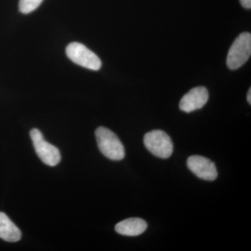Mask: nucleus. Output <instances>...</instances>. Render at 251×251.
Returning <instances> with one entry per match:
<instances>
[{
  "label": "nucleus",
  "mask_w": 251,
  "mask_h": 251,
  "mask_svg": "<svg viewBox=\"0 0 251 251\" xmlns=\"http://www.w3.org/2000/svg\"><path fill=\"white\" fill-rule=\"evenodd\" d=\"M66 53L73 62L92 71H99L102 62L98 56L80 43L74 42L68 45Z\"/></svg>",
  "instance_id": "20e7f679"
},
{
  "label": "nucleus",
  "mask_w": 251,
  "mask_h": 251,
  "mask_svg": "<svg viewBox=\"0 0 251 251\" xmlns=\"http://www.w3.org/2000/svg\"><path fill=\"white\" fill-rule=\"evenodd\" d=\"M187 166L193 174L200 179L214 181L217 178L218 172L215 163L204 156L194 155L187 160Z\"/></svg>",
  "instance_id": "423d86ee"
},
{
  "label": "nucleus",
  "mask_w": 251,
  "mask_h": 251,
  "mask_svg": "<svg viewBox=\"0 0 251 251\" xmlns=\"http://www.w3.org/2000/svg\"><path fill=\"white\" fill-rule=\"evenodd\" d=\"M31 139L38 156L43 163L49 166H55L61 161V154L58 149L44 139L42 133L37 128L30 131Z\"/></svg>",
  "instance_id": "39448f33"
},
{
  "label": "nucleus",
  "mask_w": 251,
  "mask_h": 251,
  "mask_svg": "<svg viewBox=\"0 0 251 251\" xmlns=\"http://www.w3.org/2000/svg\"><path fill=\"white\" fill-rule=\"evenodd\" d=\"M144 144L150 152L158 158H168L173 152L171 137L161 130L148 132L144 136Z\"/></svg>",
  "instance_id": "7ed1b4c3"
},
{
  "label": "nucleus",
  "mask_w": 251,
  "mask_h": 251,
  "mask_svg": "<svg viewBox=\"0 0 251 251\" xmlns=\"http://www.w3.org/2000/svg\"><path fill=\"white\" fill-rule=\"evenodd\" d=\"M241 4L243 7L245 9H251V0H239Z\"/></svg>",
  "instance_id": "9b49d317"
},
{
  "label": "nucleus",
  "mask_w": 251,
  "mask_h": 251,
  "mask_svg": "<svg viewBox=\"0 0 251 251\" xmlns=\"http://www.w3.org/2000/svg\"><path fill=\"white\" fill-rule=\"evenodd\" d=\"M251 54V35L244 32L234 40L229 50L227 65L231 70H236L242 67L250 58Z\"/></svg>",
  "instance_id": "f03ea898"
},
{
  "label": "nucleus",
  "mask_w": 251,
  "mask_h": 251,
  "mask_svg": "<svg viewBox=\"0 0 251 251\" xmlns=\"http://www.w3.org/2000/svg\"><path fill=\"white\" fill-rule=\"evenodd\" d=\"M209 100V92L204 87H197L185 94L180 100L181 111L189 112L203 108Z\"/></svg>",
  "instance_id": "0eeeda50"
},
{
  "label": "nucleus",
  "mask_w": 251,
  "mask_h": 251,
  "mask_svg": "<svg viewBox=\"0 0 251 251\" xmlns=\"http://www.w3.org/2000/svg\"><path fill=\"white\" fill-rule=\"evenodd\" d=\"M96 139L99 150L112 161H121L125 157V147L112 130L100 126L96 130Z\"/></svg>",
  "instance_id": "f257e3e1"
},
{
  "label": "nucleus",
  "mask_w": 251,
  "mask_h": 251,
  "mask_svg": "<svg viewBox=\"0 0 251 251\" xmlns=\"http://www.w3.org/2000/svg\"><path fill=\"white\" fill-rule=\"evenodd\" d=\"M148 228V224L140 218H130L118 223L115 226L117 233L122 235L135 237L143 234Z\"/></svg>",
  "instance_id": "6e6552de"
},
{
  "label": "nucleus",
  "mask_w": 251,
  "mask_h": 251,
  "mask_svg": "<svg viewBox=\"0 0 251 251\" xmlns=\"http://www.w3.org/2000/svg\"><path fill=\"white\" fill-rule=\"evenodd\" d=\"M21 230L4 213L0 212V238L8 242H18L21 239Z\"/></svg>",
  "instance_id": "1a4fd4ad"
},
{
  "label": "nucleus",
  "mask_w": 251,
  "mask_h": 251,
  "mask_svg": "<svg viewBox=\"0 0 251 251\" xmlns=\"http://www.w3.org/2000/svg\"><path fill=\"white\" fill-rule=\"evenodd\" d=\"M42 1L43 0H20V11L23 14H29L37 9Z\"/></svg>",
  "instance_id": "9d476101"
},
{
  "label": "nucleus",
  "mask_w": 251,
  "mask_h": 251,
  "mask_svg": "<svg viewBox=\"0 0 251 251\" xmlns=\"http://www.w3.org/2000/svg\"><path fill=\"white\" fill-rule=\"evenodd\" d=\"M247 100L249 104H251V89H249V92L247 94Z\"/></svg>",
  "instance_id": "f8f14e48"
}]
</instances>
